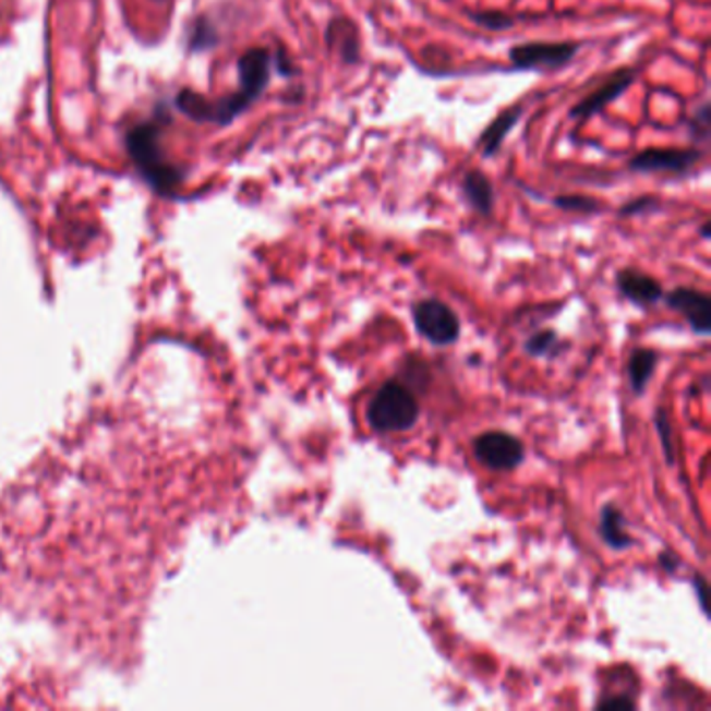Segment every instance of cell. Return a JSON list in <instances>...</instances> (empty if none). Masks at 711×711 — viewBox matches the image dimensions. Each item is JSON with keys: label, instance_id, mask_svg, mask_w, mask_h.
<instances>
[{"label": "cell", "instance_id": "obj_18", "mask_svg": "<svg viewBox=\"0 0 711 711\" xmlns=\"http://www.w3.org/2000/svg\"><path fill=\"white\" fill-rule=\"evenodd\" d=\"M710 123H711V105L706 100L703 105H699L692 113V118L688 119V128H690V136L697 143H706L710 138Z\"/></svg>", "mask_w": 711, "mask_h": 711}, {"label": "cell", "instance_id": "obj_8", "mask_svg": "<svg viewBox=\"0 0 711 711\" xmlns=\"http://www.w3.org/2000/svg\"><path fill=\"white\" fill-rule=\"evenodd\" d=\"M272 77V55L267 48H251L238 59L240 93L255 103L265 93Z\"/></svg>", "mask_w": 711, "mask_h": 711}, {"label": "cell", "instance_id": "obj_15", "mask_svg": "<svg viewBox=\"0 0 711 711\" xmlns=\"http://www.w3.org/2000/svg\"><path fill=\"white\" fill-rule=\"evenodd\" d=\"M601 534L605 543L614 549H624L630 545V537L624 532V518L616 507H605L601 516Z\"/></svg>", "mask_w": 711, "mask_h": 711}, {"label": "cell", "instance_id": "obj_20", "mask_svg": "<svg viewBox=\"0 0 711 711\" xmlns=\"http://www.w3.org/2000/svg\"><path fill=\"white\" fill-rule=\"evenodd\" d=\"M555 347H557V336H555V333H539L526 342V351H528L530 356L537 357H543L546 356V353H551Z\"/></svg>", "mask_w": 711, "mask_h": 711}, {"label": "cell", "instance_id": "obj_1", "mask_svg": "<svg viewBox=\"0 0 711 711\" xmlns=\"http://www.w3.org/2000/svg\"><path fill=\"white\" fill-rule=\"evenodd\" d=\"M125 146L144 180L157 192L169 194L182 184L184 173L167 161L161 146V130L157 123L148 121L134 125L125 136Z\"/></svg>", "mask_w": 711, "mask_h": 711}, {"label": "cell", "instance_id": "obj_17", "mask_svg": "<svg viewBox=\"0 0 711 711\" xmlns=\"http://www.w3.org/2000/svg\"><path fill=\"white\" fill-rule=\"evenodd\" d=\"M468 17L489 32H505L516 24L511 15H507L503 11H493V9L491 11H468Z\"/></svg>", "mask_w": 711, "mask_h": 711}, {"label": "cell", "instance_id": "obj_7", "mask_svg": "<svg viewBox=\"0 0 711 711\" xmlns=\"http://www.w3.org/2000/svg\"><path fill=\"white\" fill-rule=\"evenodd\" d=\"M637 80V70L632 68H622L616 73H612L596 91L591 95L585 96L582 100H578L571 111H569V119L574 121H585L591 119L596 113H601L607 105H612L616 98L624 95Z\"/></svg>", "mask_w": 711, "mask_h": 711}, {"label": "cell", "instance_id": "obj_6", "mask_svg": "<svg viewBox=\"0 0 711 711\" xmlns=\"http://www.w3.org/2000/svg\"><path fill=\"white\" fill-rule=\"evenodd\" d=\"M413 320L420 334L434 345H450L459 336V320L445 303L427 299L413 309Z\"/></svg>", "mask_w": 711, "mask_h": 711}, {"label": "cell", "instance_id": "obj_14", "mask_svg": "<svg viewBox=\"0 0 711 711\" xmlns=\"http://www.w3.org/2000/svg\"><path fill=\"white\" fill-rule=\"evenodd\" d=\"M658 365V356L649 349H639L630 357V365H628V374H630V384L635 388V393H642L647 382L651 378L653 370Z\"/></svg>", "mask_w": 711, "mask_h": 711}, {"label": "cell", "instance_id": "obj_11", "mask_svg": "<svg viewBox=\"0 0 711 711\" xmlns=\"http://www.w3.org/2000/svg\"><path fill=\"white\" fill-rule=\"evenodd\" d=\"M522 116L523 105H514V107L505 109L503 113H498L497 118L486 125L480 141L475 143V148H480L484 159H491L493 155H497L501 146L505 143V138H507V134L518 125V121L522 119Z\"/></svg>", "mask_w": 711, "mask_h": 711}, {"label": "cell", "instance_id": "obj_19", "mask_svg": "<svg viewBox=\"0 0 711 711\" xmlns=\"http://www.w3.org/2000/svg\"><path fill=\"white\" fill-rule=\"evenodd\" d=\"M660 207H662L660 198L647 194V196H637V198L624 203L617 214L622 217H637V215L655 214V212H660Z\"/></svg>", "mask_w": 711, "mask_h": 711}, {"label": "cell", "instance_id": "obj_21", "mask_svg": "<svg viewBox=\"0 0 711 711\" xmlns=\"http://www.w3.org/2000/svg\"><path fill=\"white\" fill-rule=\"evenodd\" d=\"M217 45V34H215L214 27L207 24L205 20H201L196 27H194V34H192V43L190 47L192 48H212Z\"/></svg>", "mask_w": 711, "mask_h": 711}, {"label": "cell", "instance_id": "obj_2", "mask_svg": "<svg viewBox=\"0 0 711 711\" xmlns=\"http://www.w3.org/2000/svg\"><path fill=\"white\" fill-rule=\"evenodd\" d=\"M420 405L399 382H386L367 407V420L378 432H403L415 426Z\"/></svg>", "mask_w": 711, "mask_h": 711}, {"label": "cell", "instance_id": "obj_22", "mask_svg": "<svg viewBox=\"0 0 711 711\" xmlns=\"http://www.w3.org/2000/svg\"><path fill=\"white\" fill-rule=\"evenodd\" d=\"M274 61H276V72L280 73L282 77H292L297 73L292 59L288 57V52H285V50L276 52V59Z\"/></svg>", "mask_w": 711, "mask_h": 711}, {"label": "cell", "instance_id": "obj_23", "mask_svg": "<svg viewBox=\"0 0 711 711\" xmlns=\"http://www.w3.org/2000/svg\"><path fill=\"white\" fill-rule=\"evenodd\" d=\"M599 708H610V710H632L635 703L628 699V697H622V699H605L599 703Z\"/></svg>", "mask_w": 711, "mask_h": 711}, {"label": "cell", "instance_id": "obj_12", "mask_svg": "<svg viewBox=\"0 0 711 711\" xmlns=\"http://www.w3.org/2000/svg\"><path fill=\"white\" fill-rule=\"evenodd\" d=\"M461 192L466 203L474 209L475 214L491 217L495 209V189L491 178L480 171V169H470L463 173L461 180Z\"/></svg>", "mask_w": 711, "mask_h": 711}, {"label": "cell", "instance_id": "obj_10", "mask_svg": "<svg viewBox=\"0 0 711 711\" xmlns=\"http://www.w3.org/2000/svg\"><path fill=\"white\" fill-rule=\"evenodd\" d=\"M326 47L345 65H357L361 61L359 29L349 17H334L326 27Z\"/></svg>", "mask_w": 711, "mask_h": 711}, {"label": "cell", "instance_id": "obj_4", "mask_svg": "<svg viewBox=\"0 0 711 711\" xmlns=\"http://www.w3.org/2000/svg\"><path fill=\"white\" fill-rule=\"evenodd\" d=\"M703 159L699 148H647L637 153L628 167L639 173H687Z\"/></svg>", "mask_w": 711, "mask_h": 711}, {"label": "cell", "instance_id": "obj_16", "mask_svg": "<svg viewBox=\"0 0 711 711\" xmlns=\"http://www.w3.org/2000/svg\"><path fill=\"white\" fill-rule=\"evenodd\" d=\"M553 205L562 212L580 215L599 214L603 209L601 201L589 194H562L553 198Z\"/></svg>", "mask_w": 711, "mask_h": 711}, {"label": "cell", "instance_id": "obj_24", "mask_svg": "<svg viewBox=\"0 0 711 711\" xmlns=\"http://www.w3.org/2000/svg\"><path fill=\"white\" fill-rule=\"evenodd\" d=\"M658 424H660V434H664V447L667 450V459L672 463V450H670V438H667V424H665V413H662V409L658 413Z\"/></svg>", "mask_w": 711, "mask_h": 711}, {"label": "cell", "instance_id": "obj_9", "mask_svg": "<svg viewBox=\"0 0 711 711\" xmlns=\"http://www.w3.org/2000/svg\"><path fill=\"white\" fill-rule=\"evenodd\" d=\"M667 305L680 311L697 334H708L711 328V301L706 292L692 288H676L667 294Z\"/></svg>", "mask_w": 711, "mask_h": 711}, {"label": "cell", "instance_id": "obj_13", "mask_svg": "<svg viewBox=\"0 0 711 711\" xmlns=\"http://www.w3.org/2000/svg\"><path fill=\"white\" fill-rule=\"evenodd\" d=\"M617 286H619L622 294L637 305H651V303L660 301L664 294L662 286L655 278L637 272V269H622L617 274Z\"/></svg>", "mask_w": 711, "mask_h": 711}, {"label": "cell", "instance_id": "obj_5", "mask_svg": "<svg viewBox=\"0 0 711 711\" xmlns=\"http://www.w3.org/2000/svg\"><path fill=\"white\" fill-rule=\"evenodd\" d=\"M474 453L480 463L497 472L514 470L523 459L522 443L505 432H486L478 436L474 441Z\"/></svg>", "mask_w": 711, "mask_h": 711}, {"label": "cell", "instance_id": "obj_3", "mask_svg": "<svg viewBox=\"0 0 711 711\" xmlns=\"http://www.w3.org/2000/svg\"><path fill=\"white\" fill-rule=\"evenodd\" d=\"M578 43H523L509 50V61L520 72H555L578 55Z\"/></svg>", "mask_w": 711, "mask_h": 711}, {"label": "cell", "instance_id": "obj_25", "mask_svg": "<svg viewBox=\"0 0 711 711\" xmlns=\"http://www.w3.org/2000/svg\"><path fill=\"white\" fill-rule=\"evenodd\" d=\"M695 585H697V593H699V603H701V610H706V601H703L706 587H703V580H701V578H695Z\"/></svg>", "mask_w": 711, "mask_h": 711}, {"label": "cell", "instance_id": "obj_26", "mask_svg": "<svg viewBox=\"0 0 711 711\" xmlns=\"http://www.w3.org/2000/svg\"><path fill=\"white\" fill-rule=\"evenodd\" d=\"M701 237L710 238V221H703V226H701Z\"/></svg>", "mask_w": 711, "mask_h": 711}]
</instances>
